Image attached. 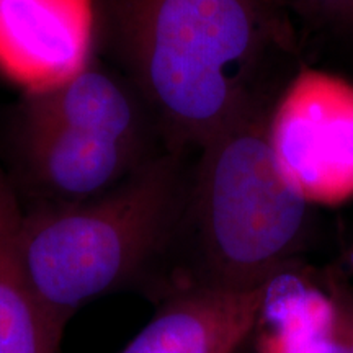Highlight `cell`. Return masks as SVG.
I'll use <instances>...</instances> for the list:
<instances>
[{
	"mask_svg": "<svg viewBox=\"0 0 353 353\" xmlns=\"http://www.w3.org/2000/svg\"><path fill=\"white\" fill-rule=\"evenodd\" d=\"M95 51L125 76L165 151L192 156L260 105L294 51L286 0H94Z\"/></svg>",
	"mask_w": 353,
	"mask_h": 353,
	"instance_id": "1",
	"label": "cell"
},
{
	"mask_svg": "<svg viewBox=\"0 0 353 353\" xmlns=\"http://www.w3.org/2000/svg\"><path fill=\"white\" fill-rule=\"evenodd\" d=\"M187 159L164 149L92 200L23 206L21 262L61 335L99 296L152 285L165 296L188 195Z\"/></svg>",
	"mask_w": 353,
	"mask_h": 353,
	"instance_id": "2",
	"label": "cell"
},
{
	"mask_svg": "<svg viewBox=\"0 0 353 353\" xmlns=\"http://www.w3.org/2000/svg\"><path fill=\"white\" fill-rule=\"evenodd\" d=\"M273 103L254 108L196 152L165 296L275 283L306 247L314 203L278 164L268 138Z\"/></svg>",
	"mask_w": 353,
	"mask_h": 353,
	"instance_id": "3",
	"label": "cell"
},
{
	"mask_svg": "<svg viewBox=\"0 0 353 353\" xmlns=\"http://www.w3.org/2000/svg\"><path fill=\"white\" fill-rule=\"evenodd\" d=\"M268 138L286 176L314 203L353 195V85L303 69L276 97Z\"/></svg>",
	"mask_w": 353,
	"mask_h": 353,
	"instance_id": "4",
	"label": "cell"
},
{
	"mask_svg": "<svg viewBox=\"0 0 353 353\" xmlns=\"http://www.w3.org/2000/svg\"><path fill=\"white\" fill-rule=\"evenodd\" d=\"M6 130L10 159V170H6L26 206L92 200L164 151L26 120L12 110Z\"/></svg>",
	"mask_w": 353,
	"mask_h": 353,
	"instance_id": "5",
	"label": "cell"
},
{
	"mask_svg": "<svg viewBox=\"0 0 353 353\" xmlns=\"http://www.w3.org/2000/svg\"><path fill=\"white\" fill-rule=\"evenodd\" d=\"M94 0H0V81L50 90L95 59Z\"/></svg>",
	"mask_w": 353,
	"mask_h": 353,
	"instance_id": "6",
	"label": "cell"
},
{
	"mask_svg": "<svg viewBox=\"0 0 353 353\" xmlns=\"http://www.w3.org/2000/svg\"><path fill=\"white\" fill-rule=\"evenodd\" d=\"M275 283L174 291L121 353H237L265 317Z\"/></svg>",
	"mask_w": 353,
	"mask_h": 353,
	"instance_id": "7",
	"label": "cell"
},
{
	"mask_svg": "<svg viewBox=\"0 0 353 353\" xmlns=\"http://www.w3.org/2000/svg\"><path fill=\"white\" fill-rule=\"evenodd\" d=\"M12 112L32 121L164 149L156 121L136 88L117 69L97 59L61 85L21 95Z\"/></svg>",
	"mask_w": 353,
	"mask_h": 353,
	"instance_id": "8",
	"label": "cell"
},
{
	"mask_svg": "<svg viewBox=\"0 0 353 353\" xmlns=\"http://www.w3.org/2000/svg\"><path fill=\"white\" fill-rule=\"evenodd\" d=\"M23 205L0 161V353H63L26 276L19 247Z\"/></svg>",
	"mask_w": 353,
	"mask_h": 353,
	"instance_id": "9",
	"label": "cell"
},
{
	"mask_svg": "<svg viewBox=\"0 0 353 353\" xmlns=\"http://www.w3.org/2000/svg\"><path fill=\"white\" fill-rule=\"evenodd\" d=\"M291 12L339 33L353 34V0H286Z\"/></svg>",
	"mask_w": 353,
	"mask_h": 353,
	"instance_id": "10",
	"label": "cell"
},
{
	"mask_svg": "<svg viewBox=\"0 0 353 353\" xmlns=\"http://www.w3.org/2000/svg\"><path fill=\"white\" fill-rule=\"evenodd\" d=\"M343 307L347 312V321H348V339H350V353H353V293L341 294Z\"/></svg>",
	"mask_w": 353,
	"mask_h": 353,
	"instance_id": "11",
	"label": "cell"
}]
</instances>
